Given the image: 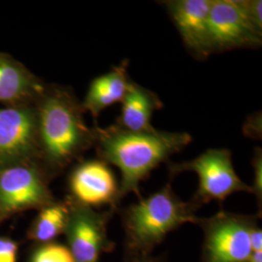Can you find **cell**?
<instances>
[{"instance_id": "1", "label": "cell", "mask_w": 262, "mask_h": 262, "mask_svg": "<svg viewBox=\"0 0 262 262\" xmlns=\"http://www.w3.org/2000/svg\"><path fill=\"white\" fill-rule=\"evenodd\" d=\"M38 163L54 178L94 145V127L71 89L51 84L35 103Z\"/></svg>"}, {"instance_id": "2", "label": "cell", "mask_w": 262, "mask_h": 262, "mask_svg": "<svg viewBox=\"0 0 262 262\" xmlns=\"http://www.w3.org/2000/svg\"><path fill=\"white\" fill-rule=\"evenodd\" d=\"M94 147L99 159L121 171L120 200L129 193L142 198L141 183L192 141L187 132H136L116 123L107 127L94 126Z\"/></svg>"}, {"instance_id": "3", "label": "cell", "mask_w": 262, "mask_h": 262, "mask_svg": "<svg viewBox=\"0 0 262 262\" xmlns=\"http://www.w3.org/2000/svg\"><path fill=\"white\" fill-rule=\"evenodd\" d=\"M198 210L183 201L169 182L158 191L140 198L122 211L127 257L150 255L165 237L185 224H195Z\"/></svg>"}, {"instance_id": "4", "label": "cell", "mask_w": 262, "mask_h": 262, "mask_svg": "<svg viewBox=\"0 0 262 262\" xmlns=\"http://www.w3.org/2000/svg\"><path fill=\"white\" fill-rule=\"evenodd\" d=\"M167 167L171 177L184 172H194L198 176V187L190 200L197 209L211 201L222 203L236 192L252 193L251 186L236 173L232 154L227 149H209L188 161H169Z\"/></svg>"}, {"instance_id": "5", "label": "cell", "mask_w": 262, "mask_h": 262, "mask_svg": "<svg viewBox=\"0 0 262 262\" xmlns=\"http://www.w3.org/2000/svg\"><path fill=\"white\" fill-rule=\"evenodd\" d=\"M258 215L224 210L209 217H198L204 235L201 262H249L253 253L251 235L258 225Z\"/></svg>"}, {"instance_id": "6", "label": "cell", "mask_w": 262, "mask_h": 262, "mask_svg": "<svg viewBox=\"0 0 262 262\" xmlns=\"http://www.w3.org/2000/svg\"><path fill=\"white\" fill-rule=\"evenodd\" d=\"M49 181L36 161L0 166V225L19 213L54 203Z\"/></svg>"}, {"instance_id": "7", "label": "cell", "mask_w": 262, "mask_h": 262, "mask_svg": "<svg viewBox=\"0 0 262 262\" xmlns=\"http://www.w3.org/2000/svg\"><path fill=\"white\" fill-rule=\"evenodd\" d=\"M64 235L74 262H98L102 253H111L116 244L108 236V225L117 209L97 212L77 203L70 197Z\"/></svg>"}, {"instance_id": "8", "label": "cell", "mask_w": 262, "mask_h": 262, "mask_svg": "<svg viewBox=\"0 0 262 262\" xmlns=\"http://www.w3.org/2000/svg\"><path fill=\"white\" fill-rule=\"evenodd\" d=\"M212 54L239 49H258L262 29L249 18L242 0H212L209 14Z\"/></svg>"}, {"instance_id": "9", "label": "cell", "mask_w": 262, "mask_h": 262, "mask_svg": "<svg viewBox=\"0 0 262 262\" xmlns=\"http://www.w3.org/2000/svg\"><path fill=\"white\" fill-rule=\"evenodd\" d=\"M38 162L35 105L0 108V166Z\"/></svg>"}, {"instance_id": "10", "label": "cell", "mask_w": 262, "mask_h": 262, "mask_svg": "<svg viewBox=\"0 0 262 262\" xmlns=\"http://www.w3.org/2000/svg\"><path fill=\"white\" fill-rule=\"evenodd\" d=\"M70 195L84 206L108 205L118 209L120 185L109 164L101 159L82 161L71 171L68 179Z\"/></svg>"}, {"instance_id": "11", "label": "cell", "mask_w": 262, "mask_h": 262, "mask_svg": "<svg viewBox=\"0 0 262 262\" xmlns=\"http://www.w3.org/2000/svg\"><path fill=\"white\" fill-rule=\"evenodd\" d=\"M177 28L187 52L197 60L212 55L209 14L212 0H166L160 2Z\"/></svg>"}, {"instance_id": "12", "label": "cell", "mask_w": 262, "mask_h": 262, "mask_svg": "<svg viewBox=\"0 0 262 262\" xmlns=\"http://www.w3.org/2000/svg\"><path fill=\"white\" fill-rule=\"evenodd\" d=\"M46 85L27 66L0 52V103L5 107L35 105Z\"/></svg>"}, {"instance_id": "13", "label": "cell", "mask_w": 262, "mask_h": 262, "mask_svg": "<svg viewBox=\"0 0 262 262\" xmlns=\"http://www.w3.org/2000/svg\"><path fill=\"white\" fill-rule=\"evenodd\" d=\"M127 68L128 63L124 60L109 72L94 78L81 102L84 113L97 118L107 108L122 102L132 82Z\"/></svg>"}, {"instance_id": "14", "label": "cell", "mask_w": 262, "mask_h": 262, "mask_svg": "<svg viewBox=\"0 0 262 262\" xmlns=\"http://www.w3.org/2000/svg\"><path fill=\"white\" fill-rule=\"evenodd\" d=\"M121 104L122 109L116 121L117 125L136 132L157 129L151 124V118L154 113L163 107V103L156 93L132 81Z\"/></svg>"}, {"instance_id": "15", "label": "cell", "mask_w": 262, "mask_h": 262, "mask_svg": "<svg viewBox=\"0 0 262 262\" xmlns=\"http://www.w3.org/2000/svg\"><path fill=\"white\" fill-rule=\"evenodd\" d=\"M69 215V202L56 200L39 210L28 231V239L35 243H51L59 235L64 234Z\"/></svg>"}, {"instance_id": "16", "label": "cell", "mask_w": 262, "mask_h": 262, "mask_svg": "<svg viewBox=\"0 0 262 262\" xmlns=\"http://www.w3.org/2000/svg\"><path fill=\"white\" fill-rule=\"evenodd\" d=\"M29 262H74V259L67 246L51 242L40 245Z\"/></svg>"}, {"instance_id": "17", "label": "cell", "mask_w": 262, "mask_h": 262, "mask_svg": "<svg viewBox=\"0 0 262 262\" xmlns=\"http://www.w3.org/2000/svg\"><path fill=\"white\" fill-rule=\"evenodd\" d=\"M252 165L253 167V183L251 186L252 193L255 195L259 208V215L261 216L262 207V150L255 148L253 152Z\"/></svg>"}, {"instance_id": "18", "label": "cell", "mask_w": 262, "mask_h": 262, "mask_svg": "<svg viewBox=\"0 0 262 262\" xmlns=\"http://www.w3.org/2000/svg\"><path fill=\"white\" fill-rule=\"evenodd\" d=\"M19 244L7 236H0V262H18Z\"/></svg>"}, {"instance_id": "19", "label": "cell", "mask_w": 262, "mask_h": 262, "mask_svg": "<svg viewBox=\"0 0 262 262\" xmlns=\"http://www.w3.org/2000/svg\"><path fill=\"white\" fill-rule=\"evenodd\" d=\"M249 18L258 28L262 29L261 0H242Z\"/></svg>"}, {"instance_id": "20", "label": "cell", "mask_w": 262, "mask_h": 262, "mask_svg": "<svg viewBox=\"0 0 262 262\" xmlns=\"http://www.w3.org/2000/svg\"><path fill=\"white\" fill-rule=\"evenodd\" d=\"M251 247L253 253L262 252V230L257 225L251 235Z\"/></svg>"}, {"instance_id": "21", "label": "cell", "mask_w": 262, "mask_h": 262, "mask_svg": "<svg viewBox=\"0 0 262 262\" xmlns=\"http://www.w3.org/2000/svg\"><path fill=\"white\" fill-rule=\"evenodd\" d=\"M127 262H161V259L158 256L145 255V256H136V257H128Z\"/></svg>"}, {"instance_id": "22", "label": "cell", "mask_w": 262, "mask_h": 262, "mask_svg": "<svg viewBox=\"0 0 262 262\" xmlns=\"http://www.w3.org/2000/svg\"><path fill=\"white\" fill-rule=\"evenodd\" d=\"M249 262H262V252L252 253Z\"/></svg>"}]
</instances>
